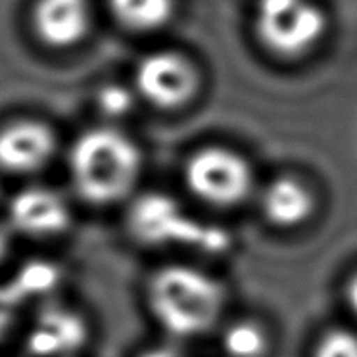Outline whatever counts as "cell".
<instances>
[{
    "instance_id": "14",
    "label": "cell",
    "mask_w": 357,
    "mask_h": 357,
    "mask_svg": "<svg viewBox=\"0 0 357 357\" xmlns=\"http://www.w3.org/2000/svg\"><path fill=\"white\" fill-rule=\"evenodd\" d=\"M223 349L229 357H264L267 336L264 328L252 321L233 323L223 334Z\"/></svg>"
},
{
    "instance_id": "12",
    "label": "cell",
    "mask_w": 357,
    "mask_h": 357,
    "mask_svg": "<svg viewBox=\"0 0 357 357\" xmlns=\"http://www.w3.org/2000/svg\"><path fill=\"white\" fill-rule=\"evenodd\" d=\"M117 24L132 33H154L169 24L175 0H108Z\"/></svg>"
},
{
    "instance_id": "11",
    "label": "cell",
    "mask_w": 357,
    "mask_h": 357,
    "mask_svg": "<svg viewBox=\"0 0 357 357\" xmlns=\"http://www.w3.org/2000/svg\"><path fill=\"white\" fill-rule=\"evenodd\" d=\"M261 210L273 225L296 227L310 219L315 210V198L298 178L279 177L265 187Z\"/></svg>"
},
{
    "instance_id": "9",
    "label": "cell",
    "mask_w": 357,
    "mask_h": 357,
    "mask_svg": "<svg viewBox=\"0 0 357 357\" xmlns=\"http://www.w3.org/2000/svg\"><path fill=\"white\" fill-rule=\"evenodd\" d=\"M93 14L89 0H37L33 27L40 43L56 50L77 47L91 31Z\"/></svg>"
},
{
    "instance_id": "5",
    "label": "cell",
    "mask_w": 357,
    "mask_h": 357,
    "mask_svg": "<svg viewBox=\"0 0 357 357\" xmlns=\"http://www.w3.org/2000/svg\"><path fill=\"white\" fill-rule=\"evenodd\" d=\"M200 75L187 56L158 50L144 56L135 70V91L160 109H178L198 94Z\"/></svg>"
},
{
    "instance_id": "3",
    "label": "cell",
    "mask_w": 357,
    "mask_h": 357,
    "mask_svg": "<svg viewBox=\"0 0 357 357\" xmlns=\"http://www.w3.org/2000/svg\"><path fill=\"white\" fill-rule=\"evenodd\" d=\"M254 29L265 50L296 60L323 40L328 17L315 0H257Z\"/></svg>"
},
{
    "instance_id": "18",
    "label": "cell",
    "mask_w": 357,
    "mask_h": 357,
    "mask_svg": "<svg viewBox=\"0 0 357 357\" xmlns=\"http://www.w3.org/2000/svg\"><path fill=\"white\" fill-rule=\"evenodd\" d=\"M12 229L8 225H0V264L8 257L12 250Z\"/></svg>"
},
{
    "instance_id": "16",
    "label": "cell",
    "mask_w": 357,
    "mask_h": 357,
    "mask_svg": "<svg viewBox=\"0 0 357 357\" xmlns=\"http://www.w3.org/2000/svg\"><path fill=\"white\" fill-rule=\"evenodd\" d=\"M313 357H357V336L348 331H331L319 340Z\"/></svg>"
},
{
    "instance_id": "2",
    "label": "cell",
    "mask_w": 357,
    "mask_h": 357,
    "mask_svg": "<svg viewBox=\"0 0 357 357\" xmlns=\"http://www.w3.org/2000/svg\"><path fill=\"white\" fill-rule=\"evenodd\" d=\"M223 284L188 265H167L148 284V305L165 333L192 338L208 333L225 307Z\"/></svg>"
},
{
    "instance_id": "15",
    "label": "cell",
    "mask_w": 357,
    "mask_h": 357,
    "mask_svg": "<svg viewBox=\"0 0 357 357\" xmlns=\"http://www.w3.org/2000/svg\"><path fill=\"white\" fill-rule=\"evenodd\" d=\"M137 91H131L123 85H109L102 86L98 94H96V104L98 109L106 117L112 119H121V117L129 116L135 108V100H137Z\"/></svg>"
},
{
    "instance_id": "17",
    "label": "cell",
    "mask_w": 357,
    "mask_h": 357,
    "mask_svg": "<svg viewBox=\"0 0 357 357\" xmlns=\"http://www.w3.org/2000/svg\"><path fill=\"white\" fill-rule=\"evenodd\" d=\"M22 305L16 302V298L10 292L8 284H0V340H4L12 326L16 323L17 310Z\"/></svg>"
},
{
    "instance_id": "6",
    "label": "cell",
    "mask_w": 357,
    "mask_h": 357,
    "mask_svg": "<svg viewBox=\"0 0 357 357\" xmlns=\"http://www.w3.org/2000/svg\"><path fill=\"white\" fill-rule=\"evenodd\" d=\"M8 227L29 238H50L68 231L71 211L68 202L48 187H27L10 198Z\"/></svg>"
},
{
    "instance_id": "4",
    "label": "cell",
    "mask_w": 357,
    "mask_h": 357,
    "mask_svg": "<svg viewBox=\"0 0 357 357\" xmlns=\"http://www.w3.org/2000/svg\"><path fill=\"white\" fill-rule=\"evenodd\" d=\"M185 181L188 190L202 202L231 208L248 198L254 175L241 154L223 146H208L188 158Z\"/></svg>"
},
{
    "instance_id": "1",
    "label": "cell",
    "mask_w": 357,
    "mask_h": 357,
    "mask_svg": "<svg viewBox=\"0 0 357 357\" xmlns=\"http://www.w3.org/2000/svg\"><path fill=\"white\" fill-rule=\"evenodd\" d=\"M140 165L139 146L112 127L83 132L70 152L71 183L77 195L94 206L123 200L139 181Z\"/></svg>"
},
{
    "instance_id": "10",
    "label": "cell",
    "mask_w": 357,
    "mask_h": 357,
    "mask_svg": "<svg viewBox=\"0 0 357 357\" xmlns=\"http://www.w3.org/2000/svg\"><path fill=\"white\" fill-rule=\"evenodd\" d=\"M132 233L146 242L188 241V238H210L221 242V234H198V229L192 227L188 218L177 208V204L163 196H144L140 198L131 211Z\"/></svg>"
},
{
    "instance_id": "13",
    "label": "cell",
    "mask_w": 357,
    "mask_h": 357,
    "mask_svg": "<svg viewBox=\"0 0 357 357\" xmlns=\"http://www.w3.org/2000/svg\"><path fill=\"white\" fill-rule=\"evenodd\" d=\"M6 284L16 302L22 305L29 300H40L52 294L54 288L60 284V269L50 261L33 259L22 265Z\"/></svg>"
},
{
    "instance_id": "20",
    "label": "cell",
    "mask_w": 357,
    "mask_h": 357,
    "mask_svg": "<svg viewBox=\"0 0 357 357\" xmlns=\"http://www.w3.org/2000/svg\"><path fill=\"white\" fill-rule=\"evenodd\" d=\"M348 302L351 305V310L357 315V275H354V279L349 280L348 284Z\"/></svg>"
},
{
    "instance_id": "8",
    "label": "cell",
    "mask_w": 357,
    "mask_h": 357,
    "mask_svg": "<svg viewBox=\"0 0 357 357\" xmlns=\"http://www.w3.org/2000/svg\"><path fill=\"white\" fill-rule=\"evenodd\" d=\"M86 325L70 307L48 305L27 333V351L33 357H71L85 346Z\"/></svg>"
},
{
    "instance_id": "19",
    "label": "cell",
    "mask_w": 357,
    "mask_h": 357,
    "mask_svg": "<svg viewBox=\"0 0 357 357\" xmlns=\"http://www.w3.org/2000/svg\"><path fill=\"white\" fill-rule=\"evenodd\" d=\"M139 357H183L177 349L167 348V346H158V348H150L142 351Z\"/></svg>"
},
{
    "instance_id": "7",
    "label": "cell",
    "mask_w": 357,
    "mask_h": 357,
    "mask_svg": "<svg viewBox=\"0 0 357 357\" xmlns=\"http://www.w3.org/2000/svg\"><path fill=\"white\" fill-rule=\"evenodd\" d=\"M56 152L54 131L37 119H20L0 129V169L31 175L47 167Z\"/></svg>"
}]
</instances>
